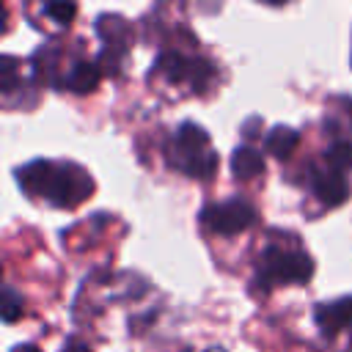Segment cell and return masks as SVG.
<instances>
[{
    "label": "cell",
    "instance_id": "9a60e30c",
    "mask_svg": "<svg viewBox=\"0 0 352 352\" xmlns=\"http://www.w3.org/2000/svg\"><path fill=\"white\" fill-rule=\"evenodd\" d=\"M60 352H91V349H88V344H82L80 338H69Z\"/></svg>",
    "mask_w": 352,
    "mask_h": 352
},
{
    "label": "cell",
    "instance_id": "ba28073f",
    "mask_svg": "<svg viewBox=\"0 0 352 352\" xmlns=\"http://www.w3.org/2000/svg\"><path fill=\"white\" fill-rule=\"evenodd\" d=\"M314 322L324 338H338L341 333H346L349 336V352H352V297L319 302L314 311Z\"/></svg>",
    "mask_w": 352,
    "mask_h": 352
},
{
    "label": "cell",
    "instance_id": "8992f818",
    "mask_svg": "<svg viewBox=\"0 0 352 352\" xmlns=\"http://www.w3.org/2000/svg\"><path fill=\"white\" fill-rule=\"evenodd\" d=\"M96 33L102 36V63L110 74H118V66L124 60V55L129 52V25L118 16V14H102L96 16Z\"/></svg>",
    "mask_w": 352,
    "mask_h": 352
},
{
    "label": "cell",
    "instance_id": "30bf717a",
    "mask_svg": "<svg viewBox=\"0 0 352 352\" xmlns=\"http://www.w3.org/2000/svg\"><path fill=\"white\" fill-rule=\"evenodd\" d=\"M267 168L261 151H256L253 146H236L234 154H231V173L239 179V182H250L256 176H261Z\"/></svg>",
    "mask_w": 352,
    "mask_h": 352
},
{
    "label": "cell",
    "instance_id": "7c38bea8",
    "mask_svg": "<svg viewBox=\"0 0 352 352\" xmlns=\"http://www.w3.org/2000/svg\"><path fill=\"white\" fill-rule=\"evenodd\" d=\"M324 165H330L338 173L352 170V143L344 138H336L324 151Z\"/></svg>",
    "mask_w": 352,
    "mask_h": 352
},
{
    "label": "cell",
    "instance_id": "5bb4252c",
    "mask_svg": "<svg viewBox=\"0 0 352 352\" xmlns=\"http://www.w3.org/2000/svg\"><path fill=\"white\" fill-rule=\"evenodd\" d=\"M44 14H47L52 22L69 28L72 19H74V14H77V6H74V3H47V6H44Z\"/></svg>",
    "mask_w": 352,
    "mask_h": 352
},
{
    "label": "cell",
    "instance_id": "5b68a950",
    "mask_svg": "<svg viewBox=\"0 0 352 352\" xmlns=\"http://www.w3.org/2000/svg\"><path fill=\"white\" fill-rule=\"evenodd\" d=\"M201 226L209 228L212 234H220V236H236L242 231H248L256 220H258V209L242 198V195H231L226 201H217V204H206L198 214Z\"/></svg>",
    "mask_w": 352,
    "mask_h": 352
},
{
    "label": "cell",
    "instance_id": "7a4b0ae2",
    "mask_svg": "<svg viewBox=\"0 0 352 352\" xmlns=\"http://www.w3.org/2000/svg\"><path fill=\"white\" fill-rule=\"evenodd\" d=\"M165 160L173 170L201 182H209L217 170V154L212 148V140L206 129L192 121H184L176 126V132L165 146Z\"/></svg>",
    "mask_w": 352,
    "mask_h": 352
},
{
    "label": "cell",
    "instance_id": "52a82bcc",
    "mask_svg": "<svg viewBox=\"0 0 352 352\" xmlns=\"http://www.w3.org/2000/svg\"><path fill=\"white\" fill-rule=\"evenodd\" d=\"M308 187L322 206H341L349 198V182L344 173L333 170L330 165H311L308 168Z\"/></svg>",
    "mask_w": 352,
    "mask_h": 352
},
{
    "label": "cell",
    "instance_id": "6da1fadb",
    "mask_svg": "<svg viewBox=\"0 0 352 352\" xmlns=\"http://www.w3.org/2000/svg\"><path fill=\"white\" fill-rule=\"evenodd\" d=\"M19 187L38 201H47L50 206L72 209L82 204L94 192V179L74 162L60 160H33L22 168H16Z\"/></svg>",
    "mask_w": 352,
    "mask_h": 352
},
{
    "label": "cell",
    "instance_id": "2e32d148",
    "mask_svg": "<svg viewBox=\"0 0 352 352\" xmlns=\"http://www.w3.org/2000/svg\"><path fill=\"white\" fill-rule=\"evenodd\" d=\"M338 102L344 104V113H346V121H349V129H352V96H341Z\"/></svg>",
    "mask_w": 352,
    "mask_h": 352
},
{
    "label": "cell",
    "instance_id": "9c48e42d",
    "mask_svg": "<svg viewBox=\"0 0 352 352\" xmlns=\"http://www.w3.org/2000/svg\"><path fill=\"white\" fill-rule=\"evenodd\" d=\"M99 80H102V66H96L94 60H74L55 80V88L58 91H72V94H91V91H96Z\"/></svg>",
    "mask_w": 352,
    "mask_h": 352
},
{
    "label": "cell",
    "instance_id": "e0dca14e",
    "mask_svg": "<svg viewBox=\"0 0 352 352\" xmlns=\"http://www.w3.org/2000/svg\"><path fill=\"white\" fill-rule=\"evenodd\" d=\"M209 352H226V349H217V346H212V349H209Z\"/></svg>",
    "mask_w": 352,
    "mask_h": 352
},
{
    "label": "cell",
    "instance_id": "3957f363",
    "mask_svg": "<svg viewBox=\"0 0 352 352\" xmlns=\"http://www.w3.org/2000/svg\"><path fill=\"white\" fill-rule=\"evenodd\" d=\"M314 275V258L297 248V245H280L272 242L261 250L256 270H253V286L261 292H270L275 286L286 283H308Z\"/></svg>",
    "mask_w": 352,
    "mask_h": 352
},
{
    "label": "cell",
    "instance_id": "8fae6325",
    "mask_svg": "<svg viewBox=\"0 0 352 352\" xmlns=\"http://www.w3.org/2000/svg\"><path fill=\"white\" fill-rule=\"evenodd\" d=\"M297 146H300V132L292 129V126L278 124V126H272V129L264 135V148H267V154L275 157V160H280V162L289 160Z\"/></svg>",
    "mask_w": 352,
    "mask_h": 352
},
{
    "label": "cell",
    "instance_id": "277c9868",
    "mask_svg": "<svg viewBox=\"0 0 352 352\" xmlns=\"http://www.w3.org/2000/svg\"><path fill=\"white\" fill-rule=\"evenodd\" d=\"M154 72L160 77H165L168 82L190 85L195 94H204L217 77V72H214L209 58L187 55V52H179V50H162L157 55V60H154Z\"/></svg>",
    "mask_w": 352,
    "mask_h": 352
},
{
    "label": "cell",
    "instance_id": "4fadbf2b",
    "mask_svg": "<svg viewBox=\"0 0 352 352\" xmlns=\"http://www.w3.org/2000/svg\"><path fill=\"white\" fill-rule=\"evenodd\" d=\"M22 294L14 292V286H3V322H16L22 316Z\"/></svg>",
    "mask_w": 352,
    "mask_h": 352
}]
</instances>
